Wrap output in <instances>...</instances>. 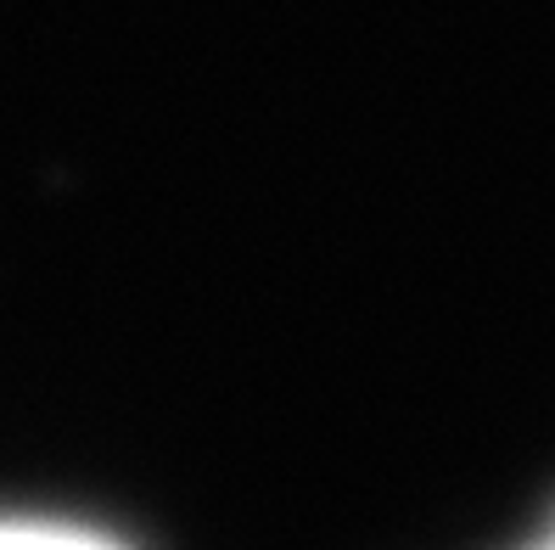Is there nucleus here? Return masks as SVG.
I'll use <instances>...</instances> for the list:
<instances>
[{
  "label": "nucleus",
  "instance_id": "2",
  "mask_svg": "<svg viewBox=\"0 0 555 550\" xmlns=\"http://www.w3.org/2000/svg\"><path fill=\"white\" fill-rule=\"evenodd\" d=\"M550 545H555V528H550Z\"/></svg>",
  "mask_w": 555,
  "mask_h": 550
},
{
  "label": "nucleus",
  "instance_id": "1",
  "mask_svg": "<svg viewBox=\"0 0 555 550\" xmlns=\"http://www.w3.org/2000/svg\"><path fill=\"white\" fill-rule=\"evenodd\" d=\"M0 545H102V534L79 528V523H23V516H0Z\"/></svg>",
  "mask_w": 555,
  "mask_h": 550
}]
</instances>
